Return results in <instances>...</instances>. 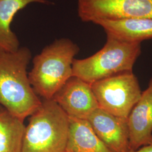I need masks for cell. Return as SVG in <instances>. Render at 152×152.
I'll return each mask as SVG.
<instances>
[{
    "label": "cell",
    "mask_w": 152,
    "mask_h": 152,
    "mask_svg": "<svg viewBox=\"0 0 152 152\" xmlns=\"http://www.w3.org/2000/svg\"><path fill=\"white\" fill-rule=\"evenodd\" d=\"M31 59L26 47L14 52L0 50V105L24 121L41 103L28 78Z\"/></svg>",
    "instance_id": "cell-1"
},
{
    "label": "cell",
    "mask_w": 152,
    "mask_h": 152,
    "mask_svg": "<svg viewBox=\"0 0 152 152\" xmlns=\"http://www.w3.org/2000/svg\"><path fill=\"white\" fill-rule=\"evenodd\" d=\"M80 48L71 39H55L33 59L28 78L35 93L42 99H52L72 76V65Z\"/></svg>",
    "instance_id": "cell-2"
},
{
    "label": "cell",
    "mask_w": 152,
    "mask_h": 152,
    "mask_svg": "<svg viewBox=\"0 0 152 152\" xmlns=\"http://www.w3.org/2000/svg\"><path fill=\"white\" fill-rule=\"evenodd\" d=\"M29 117L21 152H65L69 118L53 99H42Z\"/></svg>",
    "instance_id": "cell-3"
},
{
    "label": "cell",
    "mask_w": 152,
    "mask_h": 152,
    "mask_svg": "<svg viewBox=\"0 0 152 152\" xmlns=\"http://www.w3.org/2000/svg\"><path fill=\"white\" fill-rule=\"evenodd\" d=\"M103 47L91 56L75 59L73 76L91 85L125 72H131L141 53V43L130 42L106 33Z\"/></svg>",
    "instance_id": "cell-4"
},
{
    "label": "cell",
    "mask_w": 152,
    "mask_h": 152,
    "mask_svg": "<svg viewBox=\"0 0 152 152\" xmlns=\"http://www.w3.org/2000/svg\"><path fill=\"white\" fill-rule=\"evenodd\" d=\"M91 85L99 108L125 119H127L142 93L133 71L120 73Z\"/></svg>",
    "instance_id": "cell-5"
},
{
    "label": "cell",
    "mask_w": 152,
    "mask_h": 152,
    "mask_svg": "<svg viewBox=\"0 0 152 152\" xmlns=\"http://www.w3.org/2000/svg\"><path fill=\"white\" fill-rule=\"evenodd\" d=\"M77 14L83 23L100 19L152 18V0H77Z\"/></svg>",
    "instance_id": "cell-6"
},
{
    "label": "cell",
    "mask_w": 152,
    "mask_h": 152,
    "mask_svg": "<svg viewBox=\"0 0 152 152\" xmlns=\"http://www.w3.org/2000/svg\"><path fill=\"white\" fill-rule=\"evenodd\" d=\"M70 118L87 120L99 108L91 85L72 76L52 99Z\"/></svg>",
    "instance_id": "cell-7"
},
{
    "label": "cell",
    "mask_w": 152,
    "mask_h": 152,
    "mask_svg": "<svg viewBox=\"0 0 152 152\" xmlns=\"http://www.w3.org/2000/svg\"><path fill=\"white\" fill-rule=\"evenodd\" d=\"M87 120L98 137L112 151H130L127 119L115 116L98 108Z\"/></svg>",
    "instance_id": "cell-8"
},
{
    "label": "cell",
    "mask_w": 152,
    "mask_h": 152,
    "mask_svg": "<svg viewBox=\"0 0 152 152\" xmlns=\"http://www.w3.org/2000/svg\"><path fill=\"white\" fill-rule=\"evenodd\" d=\"M130 151L152 144V77L127 118Z\"/></svg>",
    "instance_id": "cell-9"
},
{
    "label": "cell",
    "mask_w": 152,
    "mask_h": 152,
    "mask_svg": "<svg viewBox=\"0 0 152 152\" xmlns=\"http://www.w3.org/2000/svg\"><path fill=\"white\" fill-rule=\"evenodd\" d=\"M94 24L102 28L105 33L127 42L141 43L152 38V18L100 19Z\"/></svg>",
    "instance_id": "cell-10"
},
{
    "label": "cell",
    "mask_w": 152,
    "mask_h": 152,
    "mask_svg": "<svg viewBox=\"0 0 152 152\" xmlns=\"http://www.w3.org/2000/svg\"><path fill=\"white\" fill-rule=\"evenodd\" d=\"M33 3L49 5L47 0H0V50L14 52L20 48V42L11 24L16 14Z\"/></svg>",
    "instance_id": "cell-11"
},
{
    "label": "cell",
    "mask_w": 152,
    "mask_h": 152,
    "mask_svg": "<svg viewBox=\"0 0 152 152\" xmlns=\"http://www.w3.org/2000/svg\"><path fill=\"white\" fill-rule=\"evenodd\" d=\"M69 118L65 152H113L98 137L87 120Z\"/></svg>",
    "instance_id": "cell-12"
},
{
    "label": "cell",
    "mask_w": 152,
    "mask_h": 152,
    "mask_svg": "<svg viewBox=\"0 0 152 152\" xmlns=\"http://www.w3.org/2000/svg\"><path fill=\"white\" fill-rule=\"evenodd\" d=\"M25 129L24 121L0 108V152H21Z\"/></svg>",
    "instance_id": "cell-13"
},
{
    "label": "cell",
    "mask_w": 152,
    "mask_h": 152,
    "mask_svg": "<svg viewBox=\"0 0 152 152\" xmlns=\"http://www.w3.org/2000/svg\"><path fill=\"white\" fill-rule=\"evenodd\" d=\"M128 152H152V144L141 147L135 151Z\"/></svg>",
    "instance_id": "cell-14"
},
{
    "label": "cell",
    "mask_w": 152,
    "mask_h": 152,
    "mask_svg": "<svg viewBox=\"0 0 152 152\" xmlns=\"http://www.w3.org/2000/svg\"><path fill=\"white\" fill-rule=\"evenodd\" d=\"M2 106H1V105H0V108H2Z\"/></svg>",
    "instance_id": "cell-15"
}]
</instances>
